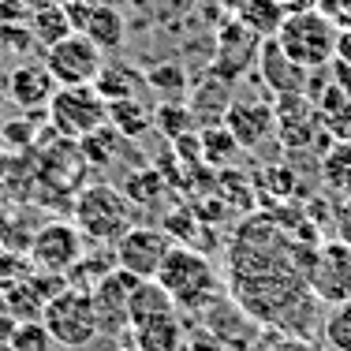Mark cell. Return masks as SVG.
<instances>
[{
  "mask_svg": "<svg viewBox=\"0 0 351 351\" xmlns=\"http://www.w3.org/2000/svg\"><path fill=\"white\" fill-rule=\"evenodd\" d=\"M258 49H262V38L250 34L239 19L224 23L221 34H217V60L210 64V75H217V79H224V82L236 86V82L247 75L250 64H258Z\"/></svg>",
  "mask_w": 351,
  "mask_h": 351,
  "instance_id": "7c38bea8",
  "label": "cell"
},
{
  "mask_svg": "<svg viewBox=\"0 0 351 351\" xmlns=\"http://www.w3.org/2000/svg\"><path fill=\"white\" fill-rule=\"evenodd\" d=\"M4 90L23 112H38V108H49V101H53V94L60 86H56V79L49 75L45 64H19V68L8 71Z\"/></svg>",
  "mask_w": 351,
  "mask_h": 351,
  "instance_id": "2e32d148",
  "label": "cell"
},
{
  "mask_svg": "<svg viewBox=\"0 0 351 351\" xmlns=\"http://www.w3.org/2000/svg\"><path fill=\"white\" fill-rule=\"evenodd\" d=\"M172 247L176 243L165 228L135 224L128 236H120V243L112 247V254H116V265H120L123 273H131V277H138V280H157V273H161V265H165V258H169Z\"/></svg>",
  "mask_w": 351,
  "mask_h": 351,
  "instance_id": "30bf717a",
  "label": "cell"
},
{
  "mask_svg": "<svg viewBox=\"0 0 351 351\" xmlns=\"http://www.w3.org/2000/svg\"><path fill=\"white\" fill-rule=\"evenodd\" d=\"M108 123L120 131L128 142L142 138L149 128H154V108H146L138 97H128V101H108Z\"/></svg>",
  "mask_w": 351,
  "mask_h": 351,
  "instance_id": "603a6c76",
  "label": "cell"
},
{
  "mask_svg": "<svg viewBox=\"0 0 351 351\" xmlns=\"http://www.w3.org/2000/svg\"><path fill=\"white\" fill-rule=\"evenodd\" d=\"M317 243H303L273 213L247 217L228 243V288L236 306L269 329H306L314 306L306 269Z\"/></svg>",
  "mask_w": 351,
  "mask_h": 351,
  "instance_id": "6da1fadb",
  "label": "cell"
},
{
  "mask_svg": "<svg viewBox=\"0 0 351 351\" xmlns=\"http://www.w3.org/2000/svg\"><path fill=\"white\" fill-rule=\"evenodd\" d=\"M165 176L157 169H142V172H131L128 183H123V195H128L131 206H157L165 195Z\"/></svg>",
  "mask_w": 351,
  "mask_h": 351,
  "instance_id": "f546056e",
  "label": "cell"
},
{
  "mask_svg": "<svg viewBox=\"0 0 351 351\" xmlns=\"http://www.w3.org/2000/svg\"><path fill=\"white\" fill-rule=\"evenodd\" d=\"M105 60L108 56L79 30H71L68 38H60L56 45L45 49V68L56 79V86H94Z\"/></svg>",
  "mask_w": 351,
  "mask_h": 351,
  "instance_id": "ba28073f",
  "label": "cell"
},
{
  "mask_svg": "<svg viewBox=\"0 0 351 351\" xmlns=\"http://www.w3.org/2000/svg\"><path fill=\"white\" fill-rule=\"evenodd\" d=\"M224 128L232 131V138L239 142V149H258L273 131H277V116H273V105L254 101V97H239V101H232L228 112H224Z\"/></svg>",
  "mask_w": 351,
  "mask_h": 351,
  "instance_id": "9a60e30c",
  "label": "cell"
},
{
  "mask_svg": "<svg viewBox=\"0 0 351 351\" xmlns=\"http://www.w3.org/2000/svg\"><path fill=\"white\" fill-rule=\"evenodd\" d=\"M0 49H4V56H27L38 49L34 41V30H30V23H0Z\"/></svg>",
  "mask_w": 351,
  "mask_h": 351,
  "instance_id": "1f68e13d",
  "label": "cell"
},
{
  "mask_svg": "<svg viewBox=\"0 0 351 351\" xmlns=\"http://www.w3.org/2000/svg\"><path fill=\"white\" fill-rule=\"evenodd\" d=\"M30 30H34V41H38V45L49 49V45H56L60 38H68L75 27H71L68 8H64L60 0H53V4L38 8V12L30 15Z\"/></svg>",
  "mask_w": 351,
  "mask_h": 351,
  "instance_id": "d4e9b609",
  "label": "cell"
},
{
  "mask_svg": "<svg viewBox=\"0 0 351 351\" xmlns=\"http://www.w3.org/2000/svg\"><path fill=\"white\" fill-rule=\"evenodd\" d=\"M157 284L172 295L176 306H187V311H202V306L217 303V291H221V277H217L213 262L195 247H180L176 243L165 258Z\"/></svg>",
  "mask_w": 351,
  "mask_h": 351,
  "instance_id": "3957f363",
  "label": "cell"
},
{
  "mask_svg": "<svg viewBox=\"0 0 351 351\" xmlns=\"http://www.w3.org/2000/svg\"><path fill=\"white\" fill-rule=\"evenodd\" d=\"M187 105H191V112H195L198 128L224 123V112H228V105H232V82L217 79V75H206L202 86H191Z\"/></svg>",
  "mask_w": 351,
  "mask_h": 351,
  "instance_id": "ac0fdd59",
  "label": "cell"
},
{
  "mask_svg": "<svg viewBox=\"0 0 351 351\" xmlns=\"http://www.w3.org/2000/svg\"><path fill=\"white\" fill-rule=\"evenodd\" d=\"M94 90L105 101H128V97H138L146 90V75L123 60H105L94 79Z\"/></svg>",
  "mask_w": 351,
  "mask_h": 351,
  "instance_id": "d6986e66",
  "label": "cell"
},
{
  "mask_svg": "<svg viewBox=\"0 0 351 351\" xmlns=\"http://www.w3.org/2000/svg\"><path fill=\"white\" fill-rule=\"evenodd\" d=\"M258 75H262V82L277 97H284V94H306V79H311V71H303L299 64H291L288 56H284V49L277 45V38H265L262 49H258Z\"/></svg>",
  "mask_w": 351,
  "mask_h": 351,
  "instance_id": "e0dca14e",
  "label": "cell"
},
{
  "mask_svg": "<svg viewBox=\"0 0 351 351\" xmlns=\"http://www.w3.org/2000/svg\"><path fill=\"white\" fill-rule=\"evenodd\" d=\"M332 60L351 68V30H340L337 34V53H332Z\"/></svg>",
  "mask_w": 351,
  "mask_h": 351,
  "instance_id": "d590c367",
  "label": "cell"
},
{
  "mask_svg": "<svg viewBox=\"0 0 351 351\" xmlns=\"http://www.w3.org/2000/svg\"><path fill=\"white\" fill-rule=\"evenodd\" d=\"M322 340L329 351H351V299L329 306V314L322 322Z\"/></svg>",
  "mask_w": 351,
  "mask_h": 351,
  "instance_id": "4dcf8cb0",
  "label": "cell"
},
{
  "mask_svg": "<svg viewBox=\"0 0 351 351\" xmlns=\"http://www.w3.org/2000/svg\"><path fill=\"white\" fill-rule=\"evenodd\" d=\"M135 284H138V277H131V273H123L120 265H116L112 273H105V277L90 288V299H94V311H97V325H101V332H123V329H131L128 306H131V291H135Z\"/></svg>",
  "mask_w": 351,
  "mask_h": 351,
  "instance_id": "5bb4252c",
  "label": "cell"
},
{
  "mask_svg": "<svg viewBox=\"0 0 351 351\" xmlns=\"http://www.w3.org/2000/svg\"><path fill=\"white\" fill-rule=\"evenodd\" d=\"M154 128L169 142H176V138L191 135V131H198V120H195L187 101H161L154 108Z\"/></svg>",
  "mask_w": 351,
  "mask_h": 351,
  "instance_id": "83f0119b",
  "label": "cell"
},
{
  "mask_svg": "<svg viewBox=\"0 0 351 351\" xmlns=\"http://www.w3.org/2000/svg\"><path fill=\"white\" fill-rule=\"evenodd\" d=\"M0 64H4V49H0Z\"/></svg>",
  "mask_w": 351,
  "mask_h": 351,
  "instance_id": "b9f144b4",
  "label": "cell"
},
{
  "mask_svg": "<svg viewBox=\"0 0 351 351\" xmlns=\"http://www.w3.org/2000/svg\"><path fill=\"white\" fill-rule=\"evenodd\" d=\"M108 123V101L94 86H60L49 101V128L60 138L82 142Z\"/></svg>",
  "mask_w": 351,
  "mask_h": 351,
  "instance_id": "8992f818",
  "label": "cell"
},
{
  "mask_svg": "<svg viewBox=\"0 0 351 351\" xmlns=\"http://www.w3.org/2000/svg\"><path fill=\"white\" fill-rule=\"evenodd\" d=\"M86 254V236L75 228V221H49L34 232L27 247V258L38 273H56V277H68L79 265V258Z\"/></svg>",
  "mask_w": 351,
  "mask_h": 351,
  "instance_id": "52a82bcc",
  "label": "cell"
},
{
  "mask_svg": "<svg viewBox=\"0 0 351 351\" xmlns=\"http://www.w3.org/2000/svg\"><path fill=\"white\" fill-rule=\"evenodd\" d=\"M280 351H329V348H325V340L295 337V340H288V344H280Z\"/></svg>",
  "mask_w": 351,
  "mask_h": 351,
  "instance_id": "8d00e7d4",
  "label": "cell"
},
{
  "mask_svg": "<svg viewBox=\"0 0 351 351\" xmlns=\"http://www.w3.org/2000/svg\"><path fill=\"white\" fill-rule=\"evenodd\" d=\"M332 236L351 247V195H344L337 202V210H332Z\"/></svg>",
  "mask_w": 351,
  "mask_h": 351,
  "instance_id": "836d02e7",
  "label": "cell"
},
{
  "mask_svg": "<svg viewBox=\"0 0 351 351\" xmlns=\"http://www.w3.org/2000/svg\"><path fill=\"white\" fill-rule=\"evenodd\" d=\"M71 15V27L79 34H86L101 53H120L123 38H128V27H123V15L108 4H97V0H71L64 4Z\"/></svg>",
  "mask_w": 351,
  "mask_h": 351,
  "instance_id": "4fadbf2b",
  "label": "cell"
},
{
  "mask_svg": "<svg viewBox=\"0 0 351 351\" xmlns=\"http://www.w3.org/2000/svg\"><path fill=\"white\" fill-rule=\"evenodd\" d=\"M23 4L30 8V12H38V8H45V4H53V0H23Z\"/></svg>",
  "mask_w": 351,
  "mask_h": 351,
  "instance_id": "ab89813d",
  "label": "cell"
},
{
  "mask_svg": "<svg viewBox=\"0 0 351 351\" xmlns=\"http://www.w3.org/2000/svg\"><path fill=\"white\" fill-rule=\"evenodd\" d=\"M4 97H8V90H4V82H0V108H4Z\"/></svg>",
  "mask_w": 351,
  "mask_h": 351,
  "instance_id": "60d3db41",
  "label": "cell"
},
{
  "mask_svg": "<svg viewBox=\"0 0 351 351\" xmlns=\"http://www.w3.org/2000/svg\"><path fill=\"white\" fill-rule=\"evenodd\" d=\"M15 329H19V317H12V314H0V348H8V344H12Z\"/></svg>",
  "mask_w": 351,
  "mask_h": 351,
  "instance_id": "74e56055",
  "label": "cell"
},
{
  "mask_svg": "<svg viewBox=\"0 0 351 351\" xmlns=\"http://www.w3.org/2000/svg\"><path fill=\"white\" fill-rule=\"evenodd\" d=\"M180 306L172 303V295L161 288L157 280H138L135 291H131V306H128V322L131 329H138V325L146 322H157V317H169L176 314Z\"/></svg>",
  "mask_w": 351,
  "mask_h": 351,
  "instance_id": "ffe728a7",
  "label": "cell"
},
{
  "mask_svg": "<svg viewBox=\"0 0 351 351\" xmlns=\"http://www.w3.org/2000/svg\"><path fill=\"white\" fill-rule=\"evenodd\" d=\"M236 19L243 23L250 34H258L265 41V38H277V30L284 27L288 12H284V0H247L236 12Z\"/></svg>",
  "mask_w": 351,
  "mask_h": 351,
  "instance_id": "44dd1931",
  "label": "cell"
},
{
  "mask_svg": "<svg viewBox=\"0 0 351 351\" xmlns=\"http://www.w3.org/2000/svg\"><path fill=\"white\" fill-rule=\"evenodd\" d=\"M38 322L49 329L53 344H60L68 351H79V348L94 344V340L101 337V325H97V311H94L90 291L71 288V284L45 299Z\"/></svg>",
  "mask_w": 351,
  "mask_h": 351,
  "instance_id": "5b68a950",
  "label": "cell"
},
{
  "mask_svg": "<svg viewBox=\"0 0 351 351\" xmlns=\"http://www.w3.org/2000/svg\"><path fill=\"white\" fill-rule=\"evenodd\" d=\"M322 183L340 198L351 195V138H337L322 154Z\"/></svg>",
  "mask_w": 351,
  "mask_h": 351,
  "instance_id": "cb8c5ba5",
  "label": "cell"
},
{
  "mask_svg": "<svg viewBox=\"0 0 351 351\" xmlns=\"http://www.w3.org/2000/svg\"><path fill=\"white\" fill-rule=\"evenodd\" d=\"M123 138L120 131L112 128V123H105V128H97L94 135H86L79 142V149H82V161L86 165H94V169H108L112 165V157L120 154V146H123Z\"/></svg>",
  "mask_w": 351,
  "mask_h": 351,
  "instance_id": "f1b7e54d",
  "label": "cell"
},
{
  "mask_svg": "<svg viewBox=\"0 0 351 351\" xmlns=\"http://www.w3.org/2000/svg\"><path fill=\"white\" fill-rule=\"evenodd\" d=\"M306 284H311V295L317 303H348L351 299V247L340 243L337 236L317 243L311 269H306Z\"/></svg>",
  "mask_w": 351,
  "mask_h": 351,
  "instance_id": "9c48e42d",
  "label": "cell"
},
{
  "mask_svg": "<svg viewBox=\"0 0 351 351\" xmlns=\"http://www.w3.org/2000/svg\"><path fill=\"white\" fill-rule=\"evenodd\" d=\"M198 138H202V165H210V169H221V172H224L232 161H236L239 142L232 138V131L224 128V123L202 128V131H198Z\"/></svg>",
  "mask_w": 351,
  "mask_h": 351,
  "instance_id": "4316f807",
  "label": "cell"
},
{
  "mask_svg": "<svg viewBox=\"0 0 351 351\" xmlns=\"http://www.w3.org/2000/svg\"><path fill=\"white\" fill-rule=\"evenodd\" d=\"M146 90H154L161 101H183V97L191 94V82H187V71H183V64H157V68L146 71Z\"/></svg>",
  "mask_w": 351,
  "mask_h": 351,
  "instance_id": "484cf974",
  "label": "cell"
},
{
  "mask_svg": "<svg viewBox=\"0 0 351 351\" xmlns=\"http://www.w3.org/2000/svg\"><path fill=\"white\" fill-rule=\"evenodd\" d=\"M337 23L329 19L317 8H306V12H291L284 19V27L277 30V45L284 49L291 64H299L303 71H322L332 64V53H337Z\"/></svg>",
  "mask_w": 351,
  "mask_h": 351,
  "instance_id": "277c9868",
  "label": "cell"
},
{
  "mask_svg": "<svg viewBox=\"0 0 351 351\" xmlns=\"http://www.w3.org/2000/svg\"><path fill=\"white\" fill-rule=\"evenodd\" d=\"M317 12H325L337 30H351V0H317Z\"/></svg>",
  "mask_w": 351,
  "mask_h": 351,
  "instance_id": "e575fe53",
  "label": "cell"
},
{
  "mask_svg": "<svg viewBox=\"0 0 351 351\" xmlns=\"http://www.w3.org/2000/svg\"><path fill=\"white\" fill-rule=\"evenodd\" d=\"M4 142V138H0ZM8 161H12V157H8V146H0V176H4V169H8Z\"/></svg>",
  "mask_w": 351,
  "mask_h": 351,
  "instance_id": "f35d334b",
  "label": "cell"
},
{
  "mask_svg": "<svg viewBox=\"0 0 351 351\" xmlns=\"http://www.w3.org/2000/svg\"><path fill=\"white\" fill-rule=\"evenodd\" d=\"M8 348L12 351H53V337H49V329L41 322H19Z\"/></svg>",
  "mask_w": 351,
  "mask_h": 351,
  "instance_id": "d6a6232c",
  "label": "cell"
},
{
  "mask_svg": "<svg viewBox=\"0 0 351 351\" xmlns=\"http://www.w3.org/2000/svg\"><path fill=\"white\" fill-rule=\"evenodd\" d=\"M273 116H277V135L284 142V149H311L317 135H329L322 128V116H317V105L306 94H284L273 105Z\"/></svg>",
  "mask_w": 351,
  "mask_h": 351,
  "instance_id": "8fae6325",
  "label": "cell"
},
{
  "mask_svg": "<svg viewBox=\"0 0 351 351\" xmlns=\"http://www.w3.org/2000/svg\"><path fill=\"white\" fill-rule=\"evenodd\" d=\"M75 228L97 247H116L120 236H128L135 228V206L128 202V195L108 183H90L75 195L71 202Z\"/></svg>",
  "mask_w": 351,
  "mask_h": 351,
  "instance_id": "7a4b0ae2",
  "label": "cell"
},
{
  "mask_svg": "<svg viewBox=\"0 0 351 351\" xmlns=\"http://www.w3.org/2000/svg\"><path fill=\"white\" fill-rule=\"evenodd\" d=\"M135 332V348L138 351H183V325H180V314H169V317H157V322H146L138 325Z\"/></svg>",
  "mask_w": 351,
  "mask_h": 351,
  "instance_id": "7402d4cb",
  "label": "cell"
}]
</instances>
